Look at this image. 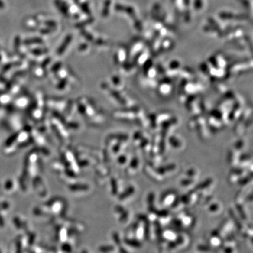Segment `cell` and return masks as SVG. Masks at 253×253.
Wrapping results in <instances>:
<instances>
[{"mask_svg": "<svg viewBox=\"0 0 253 253\" xmlns=\"http://www.w3.org/2000/svg\"><path fill=\"white\" fill-rule=\"evenodd\" d=\"M68 210V203L65 199L55 197L47 202L34 207V212L38 219H52L63 217Z\"/></svg>", "mask_w": 253, "mask_h": 253, "instance_id": "1", "label": "cell"}, {"mask_svg": "<svg viewBox=\"0 0 253 253\" xmlns=\"http://www.w3.org/2000/svg\"><path fill=\"white\" fill-rule=\"evenodd\" d=\"M3 7V4H2V2L0 1V8H1V7Z\"/></svg>", "mask_w": 253, "mask_h": 253, "instance_id": "22", "label": "cell"}, {"mask_svg": "<svg viewBox=\"0 0 253 253\" xmlns=\"http://www.w3.org/2000/svg\"><path fill=\"white\" fill-rule=\"evenodd\" d=\"M202 5V0H195V6L199 7Z\"/></svg>", "mask_w": 253, "mask_h": 253, "instance_id": "21", "label": "cell"}, {"mask_svg": "<svg viewBox=\"0 0 253 253\" xmlns=\"http://www.w3.org/2000/svg\"><path fill=\"white\" fill-rule=\"evenodd\" d=\"M233 227V223L232 222H231L230 220L227 219L225 222L220 225L219 229L217 230L219 232V234L222 237V238H223L225 237H227L229 234L232 231Z\"/></svg>", "mask_w": 253, "mask_h": 253, "instance_id": "10", "label": "cell"}, {"mask_svg": "<svg viewBox=\"0 0 253 253\" xmlns=\"http://www.w3.org/2000/svg\"><path fill=\"white\" fill-rule=\"evenodd\" d=\"M240 156V151L235 149L234 147L233 149L230 150L229 153V160L230 164L233 167L237 166L239 162Z\"/></svg>", "mask_w": 253, "mask_h": 253, "instance_id": "14", "label": "cell"}, {"mask_svg": "<svg viewBox=\"0 0 253 253\" xmlns=\"http://www.w3.org/2000/svg\"><path fill=\"white\" fill-rule=\"evenodd\" d=\"M144 171L147 175L153 180L161 182L163 181L164 176L162 175L157 168H155L152 165L146 164L144 167Z\"/></svg>", "mask_w": 253, "mask_h": 253, "instance_id": "6", "label": "cell"}, {"mask_svg": "<svg viewBox=\"0 0 253 253\" xmlns=\"http://www.w3.org/2000/svg\"><path fill=\"white\" fill-rule=\"evenodd\" d=\"M139 165L140 162L138 158L137 157H132L125 169L126 174L128 176L135 175L139 168Z\"/></svg>", "mask_w": 253, "mask_h": 253, "instance_id": "8", "label": "cell"}, {"mask_svg": "<svg viewBox=\"0 0 253 253\" xmlns=\"http://www.w3.org/2000/svg\"><path fill=\"white\" fill-rule=\"evenodd\" d=\"M67 189L70 193L74 196H84L89 193L91 187L86 182H81L79 180L72 183L67 185Z\"/></svg>", "mask_w": 253, "mask_h": 253, "instance_id": "2", "label": "cell"}, {"mask_svg": "<svg viewBox=\"0 0 253 253\" xmlns=\"http://www.w3.org/2000/svg\"><path fill=\"white\" fill-rule=\"evenodd\" d=\"M169 143L171 145V146L174 148H180L182 147V143L179 141V140H177L175 138H173L172 139H171L169 141Z\"/></svg>", "mask_w": 253, "mask_h": 253, "instance_id": "20", "label": "cell"}, {"mask_svg": "<svg viewBox=\"0 0 253 253\" xmlns=\"http://www.w3.org/2000/svg\"><path fill=\"white\" fill-rule=\"evenodd\" d=\"M221 206L217 202H212L209 204L207 207V210L211 213H216L220 210Z\"/></svg>", "mask_w": 253, "mask_h": 253, "instance_id": "17", "label": "cell"}, {"mask_svg": "<svg viewBox=\"0 0 253 253\" xmlns=\"http://www.w3.org/2000/svg\"><path fill=\"white\" fill-rule=\"evenodd\" d=\"M98 251L102 253L117 252V249L113 244H104L98 247Z\"/></svg>", "mask_w": 253, "mask_h": 253, "instance_id": "16", "label": "cell"}, {"mask_svg": "<svg viewBox=\"0 0 253 253\" xmlns=\"http://www.w3.org/2000/svg\"><path fill=\"white\" fill-rule=\"evenodd\" d=\"M94 178L97 183L99 185L106 184L110 177V169L104 163L96 166L94 169Z\"/></svg>", "mask_w": 253, "mask_h": 253, "instance_id": "3", "label": "cell"}, {"mask_svg": "<svg viewBox=\"0 0 253 253\" xmlns=\"http://www.w3.org/2000/svg\"><path fill=\"white\" fill-rule=\"evenodd\" d=\"M177 195L174 192H168L164 193L161 199V204L164 207H171L177 199Z\"/></svg>", "mask_w": 253, "mask_h": 253, "instance_id": "9", "label": "cell"}, {"mask_svg": "<svg viewBox=\"0 0 253 253\" xmlns=\"http://www.w3.org/2000/svg\"><path fill=\"white\" fill-rule=\"evenodd\" d=\"M178 236V235L174 230L167 229L162 232L161 240L165 242H172L175 240Z\"/></svg>", "mask_w": 253, "mask_h": 253, "instance_id": "12", "label": "cell"}, {"mask_svg": "<svg viewBox=\"0 0 253 253\" xmlns=\"http://www.w3.org/2000/svg\"><path fill=\"white\" fill-rule=\"evenodd\" d=\"M208 242L211 247L214 248L221 247L223 243L222 238L219 234L217 230H215L211 233Z\"/></svg>", "mask_w": 253, "mask_h": 253, "instance_id": "11", "label": "cell"}, {"mask_svg": "<svg viewBox=\"0 0 253 253\" xmlns=\"http://www.w3.org/2000/svg\"><path fill=\"white\" fill-rule=\"evenodd\" d=\"M114 161L116 165L120 167H126L130 161V158L128 154H126L124 152H122L115 158Z\"/></svg>", "mask_w": 253, "mask_h": 253, "instance_id": "15", "label": "cell"}, {"mask_svg": "<svg viewBox=\"0 0 253 253\" xmlns=\"http://www.w3.org/2000/svg\"><path fill=\"white\" fill-rule=\"evenodd\" d=\"M197 172L195 169L190 168L189 169L185 172V177L187 178H192L193 179H195L197 178Z\"/></svg>", "mask_w": 253, "mask_h": 253, "instance_id": "19", "label": "cell"}, {"mask_svg": "<svg viewBox=\"0 0 253 253\" xmlns=\"http://www.w3.org/2000/svg\"><path fill=\"white\" fill-rule=\"evenodd\" d=\"M196 182L195 179H192V178H187L186 177L185 178H183L180 182V183L182 187H189L191 185H193Z\"/></svg>", "mask_w": 253, "mask_h": 253, "instance_id": "18", "label": "cell"}, {"mask_svg": "<svg viewBox=\"0 0 253 253\" xmlns=\"http://www.w3.org/2000/svg\"><path fill=\"white\" fill-rule=\"evenodd\" d=\"M113 215L118 222L122 225L127 223L130 217L129 212L120 205H116L113 209Z\"/></svg>", "mask_w": 253, "mask_h": 253, "instance_id": "5", "label": "cell"}, {"mask_svg": "<svg viewBox=\"0 0 253 253\" xmlns=\"http://www.w3.org/2000/svg\"><path fill=\"white\" fill-rule=\"evenodd\" d=\"M15 220L16 226L19 230H21L25 232H27L30 230L29 223L27 219H25V217H17V219H16Z\"/></svg>", "mask_w": 253, "mask_h": 253, "instance_id": "13", "label": "cell"}, {"mask_svg": "<svg viewBox=\"0 0 253 253\" xmlns=\"http://www.w3.org/2000/svg\"><path fill=\"white\" fill-rule=\"evenodd\" d=\"M123 182L120 178L110 177L106 184L108 185V191L112 197H117L124 189Z\"/></svg>", "mask_w": 253, "mask_h": 253, "instance_id": "4", "label": "cell"}, {"mask_svg": "<svg viewBox=\"0 0 253 253\" xmlns=\"http://www.w3.org/2000/svg\"><path fill=\"white\" fill-rule=\"evenodd\" d=\"M135 191L136 189L134 185H128L127 187L124 188V189L118 195V196L117 197V198L120 202H126V201L130 199L134 196Z\"/></svg>", "mask_w": 253, "mask_h": 253, "instance_id": "7", "label": "cell"}]
</instances>
